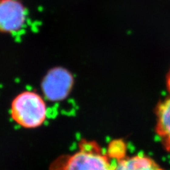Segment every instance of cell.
<instances>
[{"label": "cell", "mask_w": 170, "mask_h": 170, "mask_svg": "<svg viewBox=\"0 0 170 170\" xmlns=\"http://www.w3.org/2000/svg\"><path fill=\"white\" fill-rule=\"evenodd\" d=\"M11 116L15 123L24 128H36L46 120V104L38 93L23 91L13 99Z\"/></svg>", "instance_id": "obj_2"}, {"label": "cell", "mask_w": 170, "mask_h": 170, "mask_svg": "<svg viewBox=\"0 0 170 170\" xmlns=\"http://www.w3.org/2000/svg\"><path fill=\"white\" fill-rule=\"evenodd\" d=\"M156 132L165 148L170 151V99L162 102L157 108Z\"/></svg>", "instance_id": "obj_5"}, {"label": "cell", "mask_w": 170, "mask_h": 170, "mask_svg": "<svg viewBox=\"0 0 170 170\" xmlns=\"http://www.w3.org/2000/svg\"><path fill=\"white\" fill-rule=\"evenodd\" d=\"M79 146L80 150L74 154L55 159L50 170H114L108 155L95 142L85 140Z\"/></svg>", "instance_id": "obj_1"}, {"label": "cell", "mask_w": 170, "mask_h": 170, "mask_svg": "<svg viewBox=\"0 0 170 170\" xmlns=\"http://www.w3.org/2000/svg\"><path fill=\"white\" fill-rule=\"evenodd\" d=\"M74 85V77L67 69L55 67L46 74L41 83L45 97L53 102L60 101L68 97Z\"/></svg>", "instance_id": "obj_3"}, {"label": "cell", "mask_w": 170, "mask_h": 170, "mask_svg": "<svg viewBox=\"0 0 170 170\" xmlns=\"http://www.w3.org/2000/svg\"><path fill=\"white\" fill-rule=\"evenodd\" d=\"M167 87H168V89H169V92H170V72L169 74H168V76H167Z\"/></svg>", "instance_id": "obj_8"}, {"label": "cell", "mask_w": 170, "mask_h": 170, "mask_svg": "<svg viewBox=\"0 0 170 170\" xmlns=\"http://www.w3.org/2000/svg\"><path fill=\"white\" fill-rule=\"evenodd\" d=\"M27 11L20 0H0V32L14 33L26 22Z\"/></svg>", "instance_id": "obj_4"}, {"label": "cell", "mask_w": 170, "mask_h": 170, "mask_svg": "<svg viewBox=\"0 0 170 170\" xmlns=\"http://www.w3.org/2000/svg\"><path fill=\"white\" fill-rule=\"evenodd\" d=\"M108 155L114 157V159H121L124 157L125 144L122 142H114L110 144L108 150Z\"/></svg>", "instance_id": "obj_7"}, {"label": "cell", "mask_w": 170, "mask_h": 170, "mask_svg": "<svg viewBox=\"0 0 170 170\" xmlns=\"http://www.w3.org/2000/svg\"><path fill=\"white\" fill-rule=\"evenodd\" d=\"M114 165V170H162L154 160L142 155L123 157Z\"/></svg>", "instance_id": "obj_6"}]
</instances>
